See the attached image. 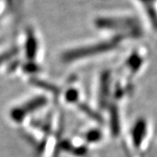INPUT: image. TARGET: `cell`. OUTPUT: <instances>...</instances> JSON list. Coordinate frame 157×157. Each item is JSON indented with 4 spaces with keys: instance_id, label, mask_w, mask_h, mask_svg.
Segmentation results:
<instances>
[{
    "instance_id": "obj_7",
    "label": "cell",
    "mask_w": 157,
    "mask_h": 157,
    "mask_svg": "<svg viewBox=\"0 0 157 157\" xmlns=\"http://www.w3.org/2000/svg\"><path fill=\"white\" fill-rule=\"evenodd\" d=\"M110 128L112 131V135L113 136H118L121 131V126L119 112L115 105H112L110 107Z\"/></svg>"
},
{
    "instance_id": "obj_9",
    "label": "cell",
    "mask_w": 157,
    "mask_h": 157,
    "mask_svg": "<svg viewBox=\"0 0 157 157\" xmlns=\"http://www.w3.org/2000/svg\"><path fill=\"white\" fill-rule=\"evenodd\" d=\"M78 108H79L82 112L84 113L86 115H87L88 117L91 118L92 120L95 121L99 122V123L103 122V119H102V117H101V115H100L97 112L94 111V110H93L90 107H88L87 105L81 103V104L78 105Z\"/></svg>"
},
{
    "instance_id": "obj_14",
    "label": "cell",
    "mask_w": 157,
    "mask_h": 157,
    "mask_svg": "<svg viewBox=\"0 0 157 157\" xmlns=\"http://www.w3.org/2000/svg\"><path fill=\"white\" fill-rule=\"evenodd\" d=\"M17 52H18V50H17V48H13L11 50L7 51L6 52L0 54V66L3 63H5V62L8 61L9 59H11V58H13L17 54Z\"/></svg>"
},
{
    "instance_id": "obj_17",
    "label": "cell",
    "mask_w": 157,
    "mask_h": 157,
    "mask_svg": "<svg viewBox=\"0 0 157 157\" xmlns=\"http://www.w3.org/2000/svg\"><path fill=\"white\" fill-rule=\"evenodd\" d=\"M60 148L62 150H65V151L67 152H72L73 148V146L71 144L70 141L68 140H64V141H61L60 143Z\"/></svg>"
},
{
    "instance_id": "obj_13",
    "label": "cell",
    "mask_w": 157,
    "mask_h": 157,
    "mask_svg": "<svg viewBox=\"0 0 157 157\" xmlns=\"http://www.w3.org/2000/svg\"><path fill=\"white\" fill-rule=\"evenodd\" d=\"M65 99L69 103H74L78 101V92L74 88L68 89L65 94Z\"/></svg>"
},
{
    "instance_id": "obj_10",
    "label": "cell",
    "mask_w": 157,
    "mask_h": 157,
    "mask_svg": "<svg viewBox=\"0 0 157 157\" xmlns=\"http://www.w3.org/2000/svg\"><path fill=\"white\" fill-rule=\"evenodd\" d=\"M127 64L133 73H136L138 69L140 67V66L142 65V59L137 53H135L131 55V57L128 59Z\"/></svg>"
},
{
    "instance_id": "obj_12",
    "label": "cell",
    "mask_w": 157,
    "mask_h": 157,
    "mask_svg": "<svg viewBox=\"0 0 157 157\" xmlns=\"http://www.w3.org/2000/svg\"><path fill=\"white\" fill-rule=\"evenodd\" d=\"M101 137H102V135H101V131L97 129H92L86 134V140L92 143L101 140Z\"/></svg>"
},
{
    "instance_id": "obj_15",
    "label": "cell",
    "mask_w": 157,
    "mask_h": 157,
    "mask_svg": "<svg viewBox=\"0 0 157 157\" xmlns=\"http://www.w3.org/2000/svg\"><path fill=\"white\" fill-rule=\"evenodd\" d=\"M39 66H37L33 62H28L23 66V70L24 72L28 73H34L39 71Z\"/></svg>"
},
{
    "instance_id": "obj_5",
    "label": "cell",
    "mask_w": 157,
    "mask_h": 157,
    "mask_svg": "<svg viewBox=\"0 0 157 157\" xmlns=\"http://www.w3.org/2000/svg\"><path fill=\"white\" fill-rule=\"evenodd\" d=\"M46 103H47V99L45 97L38 96V97H35L33 100L29 101L28 102H26L24 106H22V107L25 110V113L27 114L29 113L33 112L37 109L43 107L46 105Z\"/></svg>"
},
{
    "instance_id": "obj_8",
    "label": "cell",
    "mask_w": 157,
    "mask_h": 157,
    "mask_svg": "<svg viewBox=\"0 0 157 157\" xmlns=\"http://www.w3.org/2000/svg\"><path fill=\"white\" fill-rule=\"evenodd\" d=\"M31 83L34 85V86L39 87V88H42V89L49 92V93L54 94V95H58L60 93V90L59 89L58 86L51 84L49 82H46L45 80H41V79H39V78H33L31 79Z\"/></svg>"
},
{
    "instance_id": "obj_2",
    "label": "cell",
    "mask_w": 157,
    "mask_h": 157,
    "mask_svg": "<svg viewBox=\"0 0 157 157\" xmlns=\"http://www.w3.org/2000/svg\"><path fill=\"white\" fill-rule=\"evenodd\" d=\"M97 27L107 30H122L128 31L132 35L139 34V27L135 18L131 17H100L95 20Z\"/></svg>"
},
{
    "instance_id": "obj_1",
    "label": "cell",
    "mask_w": 157,
    "mask_h": 157,
    "mask_svg": "<svg viewBox=\"0 0 157 157\" xmlns=\"http://www.w3.org/2000/svg\"><path fill=\"white\" fill-rule=\"evenodd\" d=\"M121 39H123V37H116L108 41H104L102 43L86 45V46L73 49V50L67 51L65 53H63L62 59L65 62H71L106 52L115 48L119 45V43L121 41Z\"/></svg>"
},
{
    "instance_id": "obj_3",
    "label": "cell",
    "mask_w": 157,
    "mask_h": 157,
    "mask_svg": "<svg viewBox=\"0 0 157 157\" xmlns=\"http://www.w3.org/2000/svg\"><path fill=\"white\" fill-rule=\"evenodd\" d=\"M110 72L104 71L101 75V83H100V93H99V105L104 108L107 106V99L109 96L110 90Z\"/></svg>"
},
{
    "instance_id": "obj_18",
    "label": "cell",
    "mask_w": 157,
    "mask_h": 157,
    "mask_svg": "<svg viewBox=\"0 0 157 157\" xmlns=\"http://www.w3.org/2000/svg\"><path fill=\"white\" fill-rule=\"evenodd\" d=\"M140 2H141L142 4H144L145 6H153L154 2L155 0H139Z\"/></svg>"
},
{
    "instance_id": "obj_6",
    "label": "cell",
    "mask_w": 157,
    "mask_h": 157,
    "mask_svg": "<svg viewBox=\"0 0 157 157\" xmlns=\"http://www.w3.org/2000/svg\"><path fill=\"white\" fill-rule=\"evenodd\" d=\"M37 50H38L37 39L33 32H29L26 39V43H25V52H26V56L30 60L33 59L36 57Z\"/></svg>"
},
{
    "instance_id": "obj_4",
    "label": "cell",
    "mask_w": 157,
    "mask_h": 157,
    "mask_svg": "<svg viewBox=\"0 0 157 157\" xmlns=\"http://www.w3.org/2000/svg\"><path fill=\"white\" fill-rule=\"evenodd\" d=\"M147 132V123L145 120L139 119L132 130V139L135 147H139L145 137Z\"/></svg>"
},
{
    "instance_id": "obj_11",
    "label": "cell",
    "mask_w": 157,
    "mask_h": 157,
    "mask_svg": "<svg viewBox=\"0 0 157 157\" xmlns=\"http://www.w3.org/2000/svg\"><path fill=\"white\" fill-rule=\"evenodd\" d=\"M10 114H11V119H12L14 121L17 122V123L22 122L23 121H24V119H25V116L27 115V114L25 113V110L23 109L22 107L13 108L11 111V113H10Z\"/></svg>"
},
{
    "instance_id": "obj_16",
    "label": "cell",
    "mask_w": 157,
    "mask_h": 157,
    "mask_svg": "<svg viewBox=\"0 0 157 157\" xmlns=\"http://www.w3.org/2000/svg\"><path fill=\"white\" fill-rule=\"evenodd\" d=\"M71 153H73V155H76V156H84L87 153V148L84 146L73 147V150Z\"/></svg>"
}]
</instances>
